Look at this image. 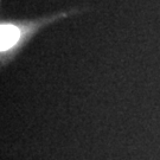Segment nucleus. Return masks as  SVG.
<instances>
[{
    "label": "nucleus",
    "instance_id": "f257e3e1",
    "mask_svg": "<svg viewBox=\"0 0 160 160\" xmlns=\"http://www.w3.org/2000/svg\"><path fill=\"white\" fill-rule=\"evenodd\" d=\"M75 7L67 11L36 18L1 17L0 19V65L6 69L14 62L33 38L46 26L80 13Z\"/></svg>",
    "mask_w": 160,
    "mask_h": 160
}]
</instances>
